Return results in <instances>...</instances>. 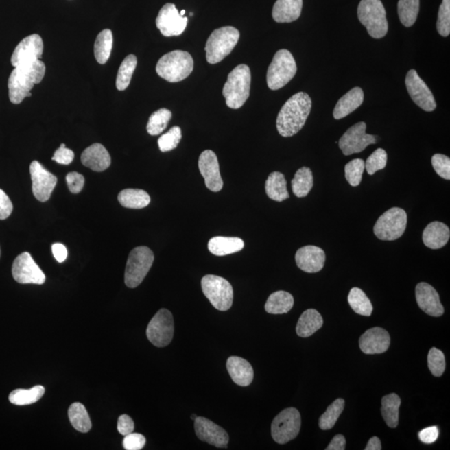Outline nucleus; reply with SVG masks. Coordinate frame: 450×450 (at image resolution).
Here are the masks:
<instances>
[{
    "label": "nucleus",
    "instance_id": "2",
    "mask_svg": "<svg viewBox=\"0 0 450 450\" xmlns=\"http://www.w3.org/2000/svg\"><path fill=\"white\" fill-rule=\"evenodd\" d=\"M45 69V64L40 60L15 67L8 82L11 102L19 104L26 97H30L34 84H40L44 79Z\"/></svg>",
    "mask_w": 450,
    "mask_h": 450
},
{
    "label": "nucleus",
    "instance_id": "33",
    "mask_svg": "<svg viewBox=\"0 0 450 450\" xmlns=\"http://www.w3.org/2000/svg\"><path fill=\"white\" fill-rule=\"evenodd\" d=\"M294 304L292 294L285 291H277L271 294L268 298L265 308L267 313L283 314L290 311Z\"/></svg>",
    "mask_w": 450,
    "mask_h": 450
},
{
    "label": "nucleus",
    "instance_id": "8",
    "mask_svg": "<svg viewBox=\"0 0 450 450\" xmlns=\"http://www.w3.org/2000/svg\"><path fill=\"white\" fill-rule=\"evenodd\" d=\"M154 255L146 246L134 248L128 258L125 282L129 288H137L141 284L153 265Z\"/></svg>",
    "mask_w": 450,
    "mask_h": 450
},
{
    "label": "nucleus",
    "instance_id": "9",
    "mask_svg": "<svg viewBox=\"0 0 450 450\" xmlns=\"http://www.w3.org/2000/svg\"><path fill=\"white\" fill-rule=\"evenodd\" d=\"M201 287L204 296L216 309L227 311L231 308L234 290L226 279L217 275H205L202 279Z\"/></svg>",
    "mask_w": 450,
    "mask_h": 450
},
{
    "label": "nucleus",
    "instance_id": "44",
    "mask_svg": "<svg viewBox=\"0 0 450 450\" xmlns=\"http://www.w3.org/2000/svg\"><path fill=\"white\" fill-rule=\"evenodd\" d=\"M364 169H366V162L362 158H355L345 165V178L353 187H356L362 183Z\"/></svg>",
    "mask_w": 450,
    "mask_h": 450
},
{
    "label": "nucleus",
    "instance_id": "4",
    "mask_svg": "<svg viewBox=\"0 0 450 450\" xmlns=\"http://www.w3.org/2000/svg\"><path fill=\"white\" fill-rule=\"evenodd\" d=\"M193 69V58L189 53L183 50H174L165 54L156 65L158 75L170 83L180 82L185 80Z\"/></svg>",
    "mask_w": 450,
    "mask_h": 450
},
{
    "label": "nucleus",
    "instance_id": "45",
    "mask_svg": "<svg viewBox=\"0 0 450 450\" xmlns=\"http://www.w3.org/2000/svg\"><path fill=\"white\" fill-rule=\"evenodd\" d=\"M182 139L181 129L178 126H174L166 134L158 139V145L161 152H169L176 148Z\"/></svg>",
    "mask_w": 450,
    "mask_h": 450
},
{
    "label": "nucleus",
    "instance_id": "54",
    "mask_svg": "<svg viewBox=\"0 0 450 450\" xmlns=\"http://www.w3.org/2000/svg\"><path fill=\"white\" fill-rule=\"evenodd\" d=\"M134 429V423L133 420L127 414H122L119 416L118 421V431L122 436H126L127 434L133 433Z\"/></svg>",
    "mask_w": 450,
    "mask_h": 450
},
{
    "label": "nucleus",
    "instance_id": "35",
    "mask_svg": "<svg viewBox=\"0 0 450 450\" xmlns=\"http://www.w3.org/2000/svg\"><path fill=\"white\" fill-rule=\"evenodd\" d=\"M292 190L294 196L304 198L309 195L313 186V177L311 169L308 167H302L294 176L292 182Z\"/></svg>",
    "mask_w": 450,
    "mask_h": 450
},
{
    "label": "nucleus",
    "instance_id": "38",
    "mask_svg": "<svg viewBox=\"0 0 450 450\" xmlns=\"http://www.w3.org/2000/svg\"><path fill=\"white\" fill-rule=\"evenodd\" d=\"M113 34L110 29L101 31L95 44V56L98 63L104 64L110 59L113 48Z\"/></svg>",
    "mask_w": 450,
    "mask_h": 450
},
{
    "label": "nucleus",
    "instance_id": "51",
    "mask_svg": "<svg viewBox=\"0 0 450 450\" xmlns=\"http://www.w3.org/2000/svg\"><path fill=\"white\" fill-rule=\"evenodd\" d=\"M75 158V153L71 150L66 148L64 143H62L60 148L54 152L52 161H56L58 164L68 165Z\"/></svg>",
    "mask_w": 450,
    "mask_h": 450
},
{
    "label": "nucleus",
    "instance_id": "32",
    "mask_svg": "<svg viewBox=\"0 0 450 450\" xmlns=\"http://www.w3.org/2000/svg\"><path fill=\"white\" fill-rule=\"evenodd\" d=\"M265 191L270 199L274 201L282 202L289 199V195L284 174L281 172L271 173L267 178Z\"/></svg>",
    "mask_w": 450,
    "mask_h": 450
},
{
    "label": "nucleus",
    "instance_id": "42",
    "mask_svg": "<svg viewBox=\"0 0 450 450\" xmlns=\"http://www.w3.org/2000/svg\"><path fill=\"white\" fill-rule=\"evenodd\" d=\"M171 118V111L167 108H160L150 115L149 122L147 123V131L153 137L161 134L166 129Z\"/></svg>",
    "mask_w": 450,
    "mask_h": 450
},
{
    "label": "nucleus",
    "instance_id": "28",
    "mask_svg": "<svg viewBox=\"0 0 450 450\" xmlns=\"http://www.w3.org/2000/svg\"><path fill=\"white\" fill-rule=\"evenodd\" d=\"M364 98L362 88L355 87L340 98L333 110V118L341 119L346 117L357 110L363 104Z\"/></svg>",
    "mask_w": 450,
    "mask_h": 450
},
{
    "label": "nucleus",
    "instance_id": "37",
    "mask_svg": "<svg viewBox=\"0 0 450 450\" xmlns=\"http://www.w3.org/2000/svg\"><path fill=\"white\" fill-rule=\"evenodd\" d=\"M69 418L73 428L81 433H88L92 428L91 418L80 403H73L69 409Z\"/></svg>",
    "mask_w": 450,
    "mask_h": 450
},
{
    "label": "nucleus",
    "instance_id": "25",
    "mask_svg": "<svg viewBox=\"0 0 450 450\" xmlns=\"http://www.w3.org/2000/svg\"><path fill=\"white\" fill-rule=\"evenodd\" d=\"M227 370L236 385L250 386L254 379V370L247 360L238 356H232L227 360Z\"/></svg>",
    "mask_w": 450,
    "mask_h": 450
},
{
    "label": "nucleus",
    "instance_id": "20",
    "mask_svg": "<svg viewBox=\"0 0 450 450\" xmlns=\"http://www.w3.org/2000/svg\"><path fill=\"white\" fill-rule=\"evenodd\" d=\"M195 429L200 440L217 448H227L230 438L222 427L206 418L197 417L195 420Z\"/></svg>",
    "mask_w": 450,
    "mask_h": 450
},
{
    "label": "nucleus",
    "instance_id": "30",
    "mask_svg": "<svg viewBox=\"0 0 450 450\" xmlns=\"http://www.w3.org/2000/svg\"><path fill=\"white\" fill-rule=\"evenodd\" d=\"M323 318L316 309H309L302 313L296 326L297 335L301 338H308L319 331L323 326Z\"/></svg>",
    "mask_w": 450,
    "mask_h": 450
},
{
    "label": "nucleus",
    "instance_id": "40",
    "mask_svg": "<svg viewBox=\"0 0 450 450\" xmlns=\"http://www.w3.org/2000/svg\"><path fill=\"white\" fill-rule=\"evenodd\" d=\"M137 66V58L134 54H130L123 60L119 69L117 78H116V88L119 91H126L129 87Z\"/></svg>",
    "mask_w": 450,
    "mask_h": 450
},
{
    "label": "nucleus",
    "instance_id": "43",
    "mask_svg": "<svg viewBox=\"0 0 450 450\" xmlns=\"http://www.w3.org/2000/svg\"><path fill=\"white\" fill-rule=\"evenodd\" d=\"M344 405L345 403L343 399H338L328 407L320 418L319 425L321 429H331L335 425L340 414L343 412Z\"/></svg>",
    "mask_w": 450,
    "mask_h": 450
},
{
    "label": "nucleus",
    "instance_id": "16",
    "mask_svg": "<svg viewBox=\"0 0 450 450\" xmlns=\"http://www.w3.org/2000/svg\"><path fill=\"white\" fill-rule=\"evenodd\" d=\"M188 18L181 16L174 3H166L156 18V26L165 37L178 36L187 27Z\"/></svg>",
    "mask_w": 450,
    "mask_h": 450
},
{
    "label": "nucleus",
    "instance_id": "29",
    "mask_svg": "<svg viewBox=\"0 0 450 450\" xmlns=\"http://www.w3.org/2000/svg\"><path fill=\"white\" fill-rule=\"evenodd\" d=\"M244 242L241 239L236 237H223L217 236L209 240L208 249L211 253L217 256H225L237 253L242 250Z\"/></svg>",
    "mask_w": 450,
    "mask_h": 450
},
{
    "label": "nucleus",
    "instance_id": "10",
    "mask_svg": "<svg viewBox=\"0 0 450 450\" xmlns=\"http://www.w3.org/2000/svg\"><path fill=\"white\" fill-rule=\"evenodd\" d=\"M407 221V213L403 209L392 208L383 213L375 223V235L385 241L396 240L405 232Z\"/></svg>",
    "mask_w": 450,
    "mask_h": 450
},
{
    "label": "nucleus",
    "instance_id": "48",
    "mask_svg": "<svg viewBox=\"0 0 450 450\" xmlns=\"http://www.w3.org/2000/svg\"><path fill=\"white\" fill-rule=\"evenodd\" d=\"M428 366L434 376L440 377L445 370V357L443 352L436 348H432L429 352Z\"/></svg>",
    "mask_w": 450,
    "mask_h": 450
},
{
    "label": "nucleus",
    "instance_id": "24",
    "mask_svg": "<svg viewBox=\"0 0 450 450\" xmlns=\"http://www.w3.org/2000/svg\"><path fill=\"white\" fill-rule=\"evenodd\" d=\"M82 164L95 172H103L111 165L110 154L106 147L100 143H94L84 150L81 154Z\"/></svg>",
    "mask_w": 450,
    "mask_h": 450
},
{
    "label": "nucleus",
    "instance_id": "1",
    "mask_svg": "<svg viewBox=\"0 0 450 450\" xmlns=\"http://www.w3.org/2000/svg\"><path fill=\"white\" fill-rule=\"evenodd\" d=\"M312 108V100L304 92L290 97L279 111L276 126L283 137H294L305 125Z\"/></svg>",
    "mask_w": 450,
    "mask_h": 450
},
{
    "label": "nucleus",
    "instance_id": "17",
    "mask_svg": "<svg viewBox=\"0 0 450 450\" xmlns=\"http://www.w3.org/2000/svg\"><path fill=\"white\" fill-rule=\"evenodd\" d=\"M29 171L34 197L40 202L48 201L57 185V177L46 170L40 163L36 161L31 163Z\"/></svg>",
    "mask_w": 450,
    "mask_h": 450
},
{
    "label": "nucleus",
    "instance_id": "5",
    "mask_svg": "<svg viewBox=\"0 0 450 450\" xmlns=\"http://www.w3.org/2000/svg\"><path fill=\"white\" fill-rule=\"evenodd\" d=\"M239 36V31L232 26L213 31L205 45L208 63L215 64L222 61L238 44Z\"/></svg>",
    "mask_w": 450,
    "mask_h": 450
},
{
    "label": "nucleus",
    "instance_id": "7",
    "mask_svg": "<svg viewBox=\"0 0 450 450\" xmlns=\"http://www.w3.org/2000/svg\"><path fill=\"white\" fill-rule=\"evenodd\" d=\"M297 65L289 50L281 49L274 54L268 69L267 84L271 91L285 87L296 75Z\"/></svg>",
    "mask_w": 450,
    "mask_h": 450
},
{
    "label": "nucleus",
    "instance_id": "58",
    "mask_svg": "<svg viewBox=\"0 0 450 450\" xmlns=\"http://www.w3.org/2000/svg\"><path fill=\"white\" fill-rule=\"evenodd\" d=\"M366 450H381V442L378 437H372L366 445Z\"/></svg>",
    "mask_w": 450,
    "mask_h": 450
},
{
    "label": "nucleus",
    "instance_id": "59",
    "mask_svg": "<svg viewBox=\"0 0 450 450\" xmlns=\"http://www.w3.org/2000/svg\"><path fill=\"white\" fill-rule=\"evenodd\" d=\"M196 418H197V415H196V414H192V415H191V418H192L193 421H195Z\"/></svg>",
    "mask_w": 450,
    "mask_h": 450
},
{
    "label": "nucleus",
    "instance_id": "53",
    "mask_svg": "<svg viewBox=\"0 0 450 450\" xmlns=\"http://www.w3.org/2000/svg\"><path fill=\"white\" fill-rule=\"evenodd\" d=\"M13 211V204L10 197L3 190L0 189V220H3L9 218Z\"/></svg>",
    "mask_w": 450,
    "mask_h": 450
},
{
    "label": "nucleus",
    "instance_id": "26",
    "mask_svg": "<svg viewBox=\"0 0 450 450\" xmlns=\"http://www.w3.org/2000/svg\"><path fill=\"white\" fill-rule=\"evenodd\" d=\"M450 237L449 228L444 223L434 221L427 225L423 232V242L432 250H438L446 246Z\"/></svg>",
    "mask_w": 450,
    "mask_h": 450
},
{
    "label": "nucleus",
    "instance_id": "52",
    "mask_svg": "<svg viewBox=\"0 0 450 450\" xmlns=\"http://www.w3.org/2000/svg\"><path fill=\"white\" fill-rule=\"evenodd\" d=\"M66 181H67L69 189L71 190V193H79L84 188L85 180L82 174L71 172L66 176Z\"/></svg>",
    "mask_w": 450,
    "mask_h": 450
},
{
    "label": "nucleus",
    "instance_id": "36",
    "mask_svg": "<svg viewBox=\"0 0 450 450\" xmlns=\"http://www.w3.org/2000/svg\"><path fill=\"white\" fill-rule=\"evenodd\" d=\"M45 388L36 386L30 390L19 389L11 392L9 399L11 403L18 406L32 405L44 396Z\"/></svg>",
    "mask_w": 450,
    "mask_h": 450
},
{
    "label": "nucleus",
    "instance_id": "61",
    "mask_svg": "<svg viewBox=\"0 0 450 450\" xmlns=\"http://www.w3.org/2000/svg\"><path fill=\"white\" fill-rule=\"evenodd\" d=\"M0 256H1V249H0Z\"/></svg>",
    "mask_w": 450,
    "mask_h": 450
},
{
    "label": "nucleus",
    "instance_id": "50",
    "mask_svg": "<svg viewBox=\"0 0 450 450\" xmlns=\"http://www.w3.org/2000/svg\"><path fill=\"white\" fill-rule=\"evenodd\" d=\"M146 444V438L141 434L130 433L123 438V446L126 450H141Z\"/></svg>",
    "mask_w": 450,
    "mask_h": 450
},
{
    "label": "nucleus",
    "instance_id": "46",
    "mask_svg": "<svg viewBox=\"0 0 450 450\" xmlns=\"http://www.w3.org/2000/svg\"><path fill=\"white\" fill-rule=\"evenodd\" d=\"M437 30L443 37H447L450 34V0H442L438 10Z\"/></svg>",
    "mask_w": 450,
    "mask_h": 450
},
{
    "label": "nucleus",
    "instance_id": "27",
    "mask_svg": "<svg viewBox=\"0 0 450 450\" xmlns=\"http://www.w3.org/2000/svg\"><path fill=\"white\" fill-rule=\"evenodd\" d=\"M303 0H277L273 8L272 16L277 23H291L300 18Z\"/></svg>",
    "mask_w": 450,
    "mask_h": 450
},
{
    "label": "nucleus",
    "instance_id": "56",
    "mask_svg": "<svg viewBox=\"0 0 450 450\" xmlns=\"http://www.w3.org/2000/svg\"><path fill=\"white\" fill-rule=\"evenodd\" d=\"M52 252L54 258L59 263H63L68 257V251L64 244L57 243L54 244L52 246Z\"/></svg>",
    "mask_w": 450,
    "mask_h": 450
},
{
    "label": "nucleus",
    "instance_id": "15",
    "mask_svg": "<svg viewBox=\"0 0 450 450\" xmlns=\"http://www.w3.org/2000/svg\"><path fill=\"white\" fill-rule=\"evenodd\" d=\"M405 85L411 99L423 110L432 112L436 110V102L432 92L414 69L407 73Z\"/></svg>",
    "mask_w": 450,
    "mask_h": 450
},
{
    "label": "nucleus",
    "instance_id": "3",
    "mask_svg": "<svg viewBox=\"0 0 450 450\" xmlns=\"http://www.w3.org/2000/svg\"><path fill=\"white\" fill-rule=\"evenodd\" d=\"M251 72L249 66L239 64L230 73L223 88L227 106L234 110L241 108L250 94Z\"/></svg>",
    "mask_w": 450,
    "mask_h": 450
},
{
    "label": "nucleus",
    "instance_id": "55",
    "mask_svg": "<svg viewBox=\"0 0 450 450\" xmlns=\"http://www.w3.org/2000/svg\"><path fill=\"white\" fill-rule=\"evenodd\" d=\"M438 429L436 426L429 427L418 433V438L425 444H432L437 440Z\"/></svg>",
    "mask_w": 450,
    "mask_h": 450
},
{
    "label": "nucleus",
    "instance_id": "21",
    "mask_svg": "<svg viewBox=\"0 0 450 450\" xmlns=\"http://www.w3.org/2000/svg\"><path fill=\"white\" fill-rule=\"evenodd\" d=\"M415 296L418 307L433 317L443 316L445 309L436 289L427 283H420L415 289Z\"/></svg>",
    "mask_w": 450,
    "mask_h": 450
},
{
    "label": "nucleus",
    "instance_id": "14",
    "mask_svg": "<svg viewBox=\"0 0 450 450\" xmlns=\"http://www.w3.org/2000/svg\"><path fill=\"white\" fill-rule=\"evenodd\" d=\"M376 137L366 134V123H357L350 128L339 141L340 149L344 155L362 152L368 145H375Z\"/></svg>",
    "mask_w": 450,
    "mask_h": 450
},
{
    "label": "nucleus",
    "instance_id": "22",
    "mask_svg": "<svg viewBox=\"0 0 450 450\" xmlns=\"http://www.w3.org/2000/svg\"><path fill=\"white\" fill-rule=\"evenodd\" d=\"M390 345V333L379 327L368 329L359 339L360 350L366 355L383 354Z\"/></svg>",
    "mask_w": 450,
    "mask_h": 450
},
{
    "label": "nucleus",
    "instance_id": "12",
    "mask_svg": "<svg viewBox=\"0 0 450 450\" xmlns=\"http://www.w3.org/2000/svg\"><path fill=\"white\" fill-rule=\"evenodd\" d=\"M174 333V323L171 312L161 309L150 320L146 335L154 346L163 348L171 342Z\"/></svg>",
    "mask_w": 450,
    "mask_h": 450
},
{
    "label": "nucleus",
    "instance_id": "23",
    "mask_svg": "<svg viewBox=\"0 0 450 450\" xmlns=\"http://www.w3.org/2000/svg\"><path fill=\"white\" fill-rule=\"evenodd\" d=\"M325 253L320 247L307 246L300 248L296 254L297 266L306 273H317L323 269Z\"/></svg>",
    "mask_w": 450,
    "mask_h": 450
},
{
    "label": "nucleus",
    "instance_id": "49",
    "mask_svg": "<svg viewBox=\"0 0 450 450\" xmlns=\"http://www.w3.org/2000/svg\"><path fill=\"white\" fill-rule=\"evenodd\" d=\"M432 165L438 176L450 180V158L446 155L436 154L432 157Z\"/></svg>",
    "mask_w": 450,
    "mask_h": 450
},
{
    "label": "nucleus",
    "instance_id": "18",
    "mask_svg": "<svg viewBox=\"0 0 450 450\" xmlns=\"http://www.w3.org/2000/svg\"><path fill=\"white\" fill-rule=\"evenodd\" d=\"M44 52V43L38 34H31L17 45L11 57L14 67L40 60Z\"/></svg>",
    "mask_w": 450,
    "mask_h": 450
},
{
    "label": "nucleus",
    "instance_id": "47",
    "mask_svg": "<svg viewBox=\"0 0 450 450\" xmlns=\"http://www.w3.org/2000/svg\"><path fill=\"white\" fill-rule=\"evenodd\" d=\"M388 156L385 150L378 149L375 151L366 162V169L370 176H373L379 170L386 168Z\"/></svg>",
    "mask_w": 450,
    "mask_h": 450
},
{
    "label": "nucleus",
    "instance_id": "6",
    "mask_svg": "<svg viewBox=\"0 0 450 450\" xmlns=\"http://www.w3.org/2000/svg\"><path fill=\"white\" fill-rule=\"evenodd\" d=\"M358 18L374 38H382L388 32L385 7L380 0H362L358 7Z\"/></svg>",
    "mask_w": 450,
    "mask_h": 450
},
{
    "label": "nucleus",
    "instance_id": "19",
    "mask_svg": "<svg viewBox=\"0 0 450 450\" xmlns=\"http://www.w3.org/2000/svg\"><path fill=\"white\" fill-rule=\"evenodd\" d=\"M199 169L209 190L219 192L222 189L224 183L220 176L218 158L213 151L207 150L202 152L199 158Z\"/></svg>",
    "mask_w": 450,
    "mask_h": 450
},
{
    "label": "nucleus",
    "instance_id": "60",
    "mask_svg": "<svg viewBox=\"0 0 450 450\" xmlns=\"http://www.w3.org/2000/svg\"><path fill=\"white\" fill-rule=\"evenodd\" d=\"M180 14L181 16H185V10H182L181 12H180Z\"/></svg>",
    "mask_w": 450,
    "mask_h": 450
},
{
    "label": "nucleus",
    "instance_id": "57",
    "mask_svg": "<svg viewBox=\"0 0 450 450\" xmlns=\"http://www.w3.org/2000/svg\"><path fill=\"white\" fill-rule=\"evenodd\" d=\"M345 446H346V440H345L344 436L342 434H337L333 437L326 450H344Z\"/></svg>",
    "mask_w": 450,
    "mask_h": 450
},
{
    "label": "nucleus",
    "instance_id": "13",
    "mask_svg": "<svg viewBox=\"0 0 450 450\" xmlns=\"http://www.w3.org/2000/svg\"><path fill=\"white\" fill-rule=\"evenodd\" d=\"M12 274L14 281L23 285H40L45 284L46 279L44 272L28 252H24L14 259Z\"/></svg>",
    "mask_w": 450,
    "mask_h": 450
},
{
    "label": "nucleus",
    "instance_id": "31",
    "mask_svg": "<svg viewBox=\"0 0 450 450\" xmlns=\"http://www.w3.org/2000/svg\"><path fill=\"white\" fill-rule=\"evenodd\" d=\"M118 200L123 207L139 209L148 206L150 196L145 190L126 189L119 193Z\"/></svg>",
    "mask_w": 450,
    "mask_h": 450
},
{
    "label": "nucleus",
    "instance_id": "34",
    "mask_svg": "<svg viewBox=\"0 0 450 450\" xmlns=\"http://www.w3.org/2000/svg\"><path fill=\"white\" fill-rule=\"evenodd\" d=\"M381 413L383 420L390 428H396L399 425V410L401 399L396 394H390L382 399Z\"/></svg>",
    "mask_w": 450,
    "mask_h": 450
},
{
    "label": "nucleus",
    "instance_id": "11",
    "mask_svg": "<svg viewBox=\"0 0 450 450\" xmlns=\"http://www.w3.org/2000/svg\"><path fill=\"white\" fill-rule=\"evenodd\" d=\"M301 416L296 408H288L279 413L271 425V434L279 445H285L298 436L300 431Z\"/></svg>",
    "mask_w": 450,
    "mask_h": 450
},
{
    "label": "nucleus",
    "instance_id": "41",
    "mask_svg": "<svg viewBox=\"0 0 450 450\" xmlns=\"http://www.w3.org/2000/svg\"><path fill=\"white\" fill-rule=\"evenodd\" d=\"M418 11H420V0H399V17L405 27L414 25L418 18Z\"/></svg>",
    "mask_w": 450,
    "mask_h": 450
},
{
    "label": "nucleus",
    "instance_id": "39",
    "mask_svg": "<svg viewBox=\"0 0 450 450\" xmlns=\"http://www.w3.org/2000/svg\"><path fill=\"white\" fill-rule=\"evenodd\" d=\"M348 301L352 309L360 316H370L373 312V305L362 289L353 288L348 294Z\"/></svg>",
    "mask_w": 450,
    "mask_h": 450
}]
</instances>
